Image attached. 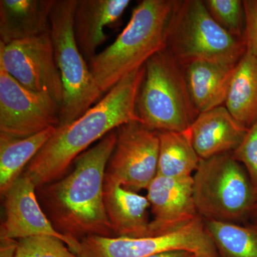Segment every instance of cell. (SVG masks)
Wrapping results in <instances>:
<instances>
[{
    "label": "cell",
    "instance_id": "cell-1",
    "mask_svg": "<svg viewBox=\"0 0 257 257\" xmlns=\"http://www.w3.org/2000/svg\"><path fill=\"white\" fill-rule=\"evenodd\" d=\"M116 142L113 130L74 162L72 172L37 187L39 202L54 228L69 239L114 237L104 202L106 165Z\"/></svg>",
    "mask_w": 257,
    "mask_h": 257
},
{
    "label": "cell",
    "instance_id": "cell-2",
    "mask_svg": "<svg viewBox=\"0 0 257 257\" xmlns=\"http://www.w3.org/2000/svg\"><path fill=\"white\" fill-rule=\"evenodd\" d=\"M144 75L145 65L125 76L78 119L56 128L23 172L37 188L64 177L79 155L110 132L130 121H141L137 99Z\"/></svg>",
    "mask_w": 257,
    "mask_h": 257
},
{
    "label": "cell",
    "instance_id": "cell-3",
    "mask_svg": "<svg viewBox=\"0 0 257 257\" xmlns=\"http://www.w3.org/2000/svg\"><path fill=\"white\" fill-rule=\"evenodd\" d=\"M177 4L173 0L140 2L115 41L89 60V70L103 94L167 47V31Z\"/></svg>",
    "mask_w": 257,
    "mask_h": 257
},
{
    "label": "cell",
    "instance_id": "cell-4",
    "mask_svg": "<svg viewBox=\"0 0 257 257\" xmlns=\"http://www.w3.org/2000/svg\"><path fill=\"white\" fill-rule=\"evenodd\" d=\"M137 112L147 127L157 132H185L197 117L184 68L165 48L145 64Z\"/></svg>",
    "mask_w": 257,
    "mask_h": 257
},
{
    "label": "cell",
    "instance_id": "cell-5",
    "mask_svg": "<svg viewBox=\"0 0 257 257\" xmlns=\"http://www.w3.org/2000/svg\"><path fill=\"white\" fill-rule=\"evenodd\" d=\"M166 48L182 66L198 60L236 65L246 50L243 38L223 28L201 0L177 1Z\"/></svg>",
    "mask_w": 257,
    "mask_h": 257
},
{
    "label": "cell",
    "instance_id": "cell-6",
    "mask_svg": "<svg viewBox=\"0 0 257 257\" xmlns=\"http://www.w3.org/2000/svg\"><path fill=\"white\" fill-rule=\"evenodd\" d=\"M192 179L194 202L204 220L236 224L246 220L256 196L231 152L201 160Z\"/></svg>",
    "mask_w": 257,
    "mask_h": 257
},
{
    "label": "cell",
    "instance_id": "cell-7",
    "mask_svg": "<svg viewBox=\"0 0 257 257\" xmlns=\"http://www.w3.org/2000/svg\"><path fill=\"white\" fill-rule=\"evenodd\" d=\"M77 3L78 0H56L51 13L50 35L64 90L60 125L78 119L100 100L103 94L74 36V15Z\"/></svg>",
    "mask_w": 257,
    "mask_h": 257
},
{
    "label": "cell",
    "instance_id": "cell-8",
    "mask_svg": "<svg viewBox=\"0 0 257 257\" xmlns=\"http://www.w3.org/2000/svg\"><path fill=\"white\" fill-rule=\"evenodd\" d=\"M71 251L79 257H147L172 250H185L195 257H217L204 219L141 238L89 236L79 240Z\"/></svg>",
    "mask_w": 257,
    "mask_h": 257
},
{
    "label": "cell",
    "instance_id": "cell-9",
    "mask_svg": "<svg viewBox=\"0 0 257 257\" xmlns=\"http://www.w3.org/2000/svg\"><path fill=\"white\" fill-rule=\"evenodd\" d=\"M116 132V145L108 161L105 175L132 192L147 190L157 175L158 132L140 121L121 125Z\"/></svg>",
    "mask_w": 257,
    "mask_h": 257
},
{
    "label": "cell",
    "instance_id": "cell-10",
    "mask_svg": "<svg viewBox=\"0 0 257 257\" xmlns=\"http://www.w3.org/2000/svg\"><path fill=\"white\" fill-rule=\"evenodd\" d=\"M0 67L23 87L45 93L62 106L64 90L50 32L11 42H0Z\"/></svg>",
    "mask_w": 257,
    "mask_h": 257
},
{
    "label": "cell",
    "instance_id": "cell-11",
    "mask_svg": "<svg viewBox=\"0 0 257 257\" xmlns=\"http://www.w3.org/2000/svg\"><path fill=\"white\" fill-rule=\"evenodd\" d=\"M60 111L52 96L27 89L0 67V133L25 138L57 127Z\"/></svg>",
    "mask_w": 257,
    "mask_h": 257
},
{
    "label": "cell",
    "instance_id": "cell-12",
    "mask_svg": "<svg viewBox=\"0 0 257 257\" xmlns=\"http://www.w3.org/2000/svg\"><path fill=\"white\" fill-rule=\"evenodd\" d=\"M36 186L23 173L5 191V219L0 227V238L20 239L35 235H50L62 239L69 248L78 240L69 239L54 228L39 202Z\"/></svg>",
    "mask_w": 257,
    "mask_h": 257
},
{
    "label": "cell",
    "instance_id": "cell-13",
    "mask_svg": "<svg viewBox=\"0 0 257 257\" xmlns=\"http://www.w3.org/2000/svg\"><path fill=\"white\" fill-rule=\"evenodd\" d=\"M147 191L153 215L150 236L175 229L201 216L194 202L192 177L157 175Z\"/></svg>",
    "mask_w": 257,
    "mask_h": 257
},
{
    "label": "cell",
    "instance_id": "cell-14",
    "mask_svg": "<svg viewBox=\"0 0 257 257\" xmlns=\"http://www.w3.org/2000/svg\"><path fill=\"white\" fill-rule=\"evenodd\" d=\"M247 130L224 105L200 113L189 128L193 147L201 160L234 152Z\"/></svg>",
    "mask_w": 257,
    "mask_h": 257
},
{
    "label": "cell",
    "instance_id": "cell-15",
    "mask_svg": "<svg viewBox=\"0 0 257 257\" xmlns=\"http://www.w3.org/2000/svg\"><path fill=\"white\" fill-rule=\"evenodd\" d=\"M104 202L114 237L150 236V203L147 197L124 188L117 181L105 175Z\"/></svg>",
    "mask_w": 257,
    "mask_h": 257
},
{
    "label": "cell",
    "instance_id": "cell-16",
    "mask_svg": "<svg viewBox=\"0 0 257 257\" xmlns=\"http://www.w3.org/2000/svg\"><path fill=\"white\" fill-rule=\"evenodd\" d=\"M130 3V0H78L74 15V36L88 60L109 38L105 29L117 25Z\"/></svg>",
    "mask_w": 257,
    "mask_h": 257
},
{
    "label": "cell",
    "instance_id": "cell-17",
    "mask_svg": "<svg viewBox=\"0 0 257 257\" xmlns=\"http://www.w3.org/2000/svg\"><path fill=\"white\" fill-rule=\"evenodd\" d=\"M56 0H1L0 42H11L50 32V16Z\"/></svg>",
    "mask_w": 257,
    "mask_h": 257
},
{
    "label": "cell",
    "instance_id": "cell-18",
    "mask_svg": "<svg viewBox=\"0 0 257 257\" xmlns=\"http://www.w3.org/2000/svg\"><path fill=\"white\" fill-rule=\"evenodd\" d=\"M182 67L189 95L198 114L224 104L236 65L198 60Z\"/></svg>",
    "mask_w": 257,
    "mask_h": 257
},
{
    "label": "cell",
    "instance_id": "cell-19",
    "mask_svg": "<svg viewBox=\"0 0 257 257\" xmlns=\"http://www.w3.org/2000/svg\"><path fill=\"white\" fill-rule=\"evenodd\" d=\"M224 106L245 127L257 121V59L247 51L235 67Z\"/></svg>",
    "mask_w": 257,
    "mask_h": 257
},
{
    "label": "cell",
    "instance_id": "cell-20",
    "mask_svg": "<svg viewBox=\"0 0 257 257\" xmlns=\"http://www.w3.org/2000/svg\"><path fill=\"white\" fill-rule=\"evenodd\" d=\"M50 127L25 138L0 133V192L3 194L23 173L42 147L55 133Z\"/></svg>",
    "mask_w": 257,
    "mask_h": 257
},
{
    "label": "cell",
    "instance_id": "cell-21",
    "mask_svg": "<svg viewBox=\"0 0 257 257\" xmlns=\"http://www.w3.org/2000/svg\"><path fill=\"white\" fill-rule=\"evenodd\" d=\"M160 137L157 175L189 177L197 170L200 157L193 147L189 130L185 132H158Z\"/></svg>",
    "mask_w": 257,
    "mask_h": 257
},
{
    "label": "cell",
    "instance_id": "cell-22",
    "mask_svg": "<svg viewBox=\"0 0 257 257\" xmlns=\"http://www.w3.org/2000/svg\"><path fill=\"white\" fill-rule=\"evenodd\" d=\"M217 257H257V229L236 223L204 220Z\"/></svg>",
    "mask_w": 257,
    "mask_h": 257
},
{
    "label": "cell",
    "instance_id": "cell-23",
    "mask_svg": "<svg viewBox=\"0 0 257 257\" xmlns=\"http://www.w3.org/2000/svg\"><path fill=\"white\" fill-rule=\"evenodd\" d=\"M15 257H79L62 239L50 235H35L18 240Z\"/></svg>",
    "mask_w": 257,
    "mask_h": 257
},
{
    "label": "cell",
    "instance_id": "cell-24",
    "mask_svg": "<svg viewBox=\"0 0 257 257\" xmlns=\"http://www.w3.org/2000/svg\"><path fill=\"white\" fill-rule=\"evenodd\" d=\"M212 18L228 32L243 38L245 18L243 1L206 0L204 1Z\"/></svg>",
    "mask_w": 257,
    "mask_h": 257
},
{
    "label": "cell",
    "instance_id": "cell-25",
    "mask_svg": "<svg viewBox=\"0 0 257 257\" xmlns=\"http://www.w3.org/2000/svg\"><path fill=\"white\" fill-rule=\"evenodd\" d=\"M231 153L244 166L257 198V121L248 128L239 146Z\"/></svg>",
    "mask_w": 257,
    "mask_h": 257
},
{
    "label": "cell",
    "instance_id": "cell-26",
    "mask_svg": "<svg viewBox=\"0 0 257 257\" xmlns=\"http://www.w3.org/2000/svg\"><path fill=\"white\" fill-rule=\"evenodd\" d=\"M245 26L243 40L246 49L257 59V0L243 1Z\"/></svg>",
    "mask_w": 257,
    "mask_h": 257
},
{
    "label": "cell",
    "instance_id": "cell-27",
    "mask_svg": "<svg viewBox=\"0 0 257 257\" xmlns=\"http://www.w3.org/2000/svg\"><path fill=\"white\" fill-rule=\"evenodd\" d=\"M18 240L0 238V257H15Z\"/></svg>",
    "mask_w": 257,
    "mask_h": 257
},
{
    "label": "cell",
    "instance_id": "cell-28",
    "mask_svg": "<svg viewBox=\"0 0 257 257\" xmlns=\"http://www.w3.org/2000/svg\"><path fill=\"white\" fill-rule=\"evenodd\" d=\"M147 257H195V255L185 250H172V251L155 253Z\"/></svg>",
    "mask_w": 257,
    "mask_h": 257
},
{
    "label": "cell",
    "instance_id": "cell-29",
    "mask_svg": "<svg viewBox=\"0 0 257 257\" xmlns=\"http://www.w3.org/2000/svg\"><path fill=\"white\" fill-rule=\"evenodd\" d=\"M246 221H247L248 226L257 228V198L248 213Z\"/></svg>",
    "mask_w": 257,
    "mask_h": 257
},
{
    "label": "cell",
    "instance_id": "cell-30",
    "mask_svg": "<svg viewBox=\"0 0 257 257\" xmlns=\"http://www.w3.org/2000/svg\"><path fill=\"white\" fill-rule=\"evenodd\" d=\"M253 228H255V227H253ZM255 229H257V228H255Z\"/></svg>",
    "mask_w": 257,
    "mask_h": 257
}]
</instances>
